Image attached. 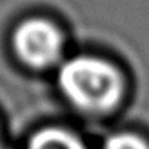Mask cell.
I'll list each match as a JSON object with an SVG mask.
<instances>
[{
    "instance_id": "cell-1",
    "label": "cell",
    "mask_w": 149,
    "mask_h": 149,
    "mask_svg": "<svg viewBox=\"0 0 149 149\" xmlns=\"http://www.w3.org/2000/svg\"><path fill=\"white\" fill-rule=\"evenodd\" d=\"M62 93L78 109L111 111L124 95V80L116 68L95 56H74L58 73Z\"/></svg>"
},
{
    "instance_id": "cell-2",
    "label": "cell",
    "mask_w": 149,
    "mask_h": 149,
    "mask_svg": "<svg viewBox=\"0 0 149 149\" xmlns=\"http://www.w3.org/2000/svg\"><path fill=\"white\" fill-rule=\"evenodd\" d=\"M13 47L18 58L29 68H49L62 55L64 38L47 20L31 18L15 29Z\"/></svg>"
},
{
    "instance_id": "cell-3",
    "label": "cell",
    "mask_w": 149,
    "mask_h": 149,
    "mask_svg": "<svg viewBox=\"0 0 149 149\" xmlns=\"http://www.w3.org/2000/svg\"><path fill=\"white\" fill-rule=\"evenodd\" d=\"M27 149H86V146L65 129L46 127L31 136Z\"/></svg>"
},
{
    "instance_id": "cell-4",
    "label": "cell",
    "mask_w": 149,
    "mask_h": 149,
    "mask_svg": "<svg viewBox=\"0 0 149 149\" xmlns=\"http://www.w3.org/2000/svg\"><path fill=\"white\" fill-rule=\"evenodd\" d=\"M102 149H149V146L136 135L120 133V135H113L111 138H107Z\"/></svg>"
},
{
    "instance_id": "cell-5",
    "label": "cell",
    "mask_w": 149,
    "mask_h": 149,
    "mask_svg": "<svg viewBox=\"0 0 149 149\" xmlns=\"http://www.w3.org/2000/svg\"><path fill=\"white\" fill-rule=\"evenodd\" d=\"M0 149H2V147H0Z\"/></svg>"
}]
</instances>
